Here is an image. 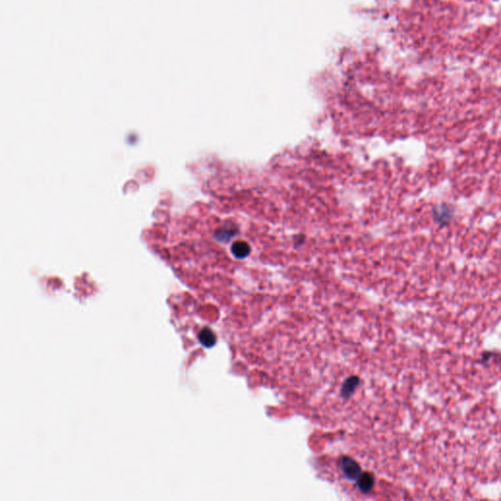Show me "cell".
Segmentation results:
<instances>
[{
    "instance_id": "cell-4",
    "label": "cell",
    "mask_w": 501,
    "mask_h": 501,
    "mask_svg": "<svg viewBox=\"0 0 501 501\" xmlns=\"http://www.w3.org/2000/svg\"><path fill=\"white\" fill-rule=\"evenodd\" d=\"M251 252V248L249 244H247L244 241H238L233 244L232 246V253L233 255L239 258V259H244L246 258Z\"/></svg>"
},
{
    "instance_id": "cell-6",
    "label": "cell",
    "mask_w": 501,
    "mask_h": 501,
    "mask_svg": "<svg viewBox=\"0 0 501 501\" xmlns=\"http://www.w3.org/2000/svg\"><path fill=\"white\" fill-rule=\"evenodd\" d=\"M435 217L438 219L439 222L446 223L447 221H449V218L451 217V212L446 207H444V208L443 207H438L435 210Z\"/></svg>"
},
{
    "instance_id": "cell-1",
    "label": "cell",
    "mask_w": 501,
    "mask_h": 501,
    "mask_svg": "<svg viewBox=\"0 0 501 501\" xmlns=\"http://www.w3.org/2000/svg\"><path fill=\"white\" fill-rule=\"evenodd\" d=\"M341 468L343 474L350 480H357L362 474L359 465L349 457H343L341 459Z\"/></svg>"
},
{
    "instance_id": "cell-5",
    "label": "cell",
    "mask_w": 501,
    "mask_h": 501,
    "mask_svg": "<svg viewBox=\"0 0 501 501\" xmlns=\"http://www.w3.org/2000/svg\"><path fill=\"white\" fill-rule=\"evenodd\" d=\"M357 385H358V379L356 377H351V378L347 379L345 381V383L343 384V389H342L343 396H350L353 393V391Z\"/></svg>"
},
{
    "instance_id": "cell-3",
    "label": "cell",
    "mask_w": 501,
    "mask_h": 501,
    "mask_svg": "<svg viewBox=\"0 0 501 501\" xmlns=\"http://www.w3.org/2000/svg\"><path fill=\"white\" fill-rule=\"evenodd\" d=\"M199 341L205 347H211L216 343V338L210 328H205L199 334Z\"/></svg>"
},
{
    "instance_id": "cell-2",
    "label": "cell",
    "mask_w": 501,
    "mask_h": 501,
    "mask_svg": "<svg viewBox=\"0 0 501 501\" xmlns=\"http://www.w3.org/2000/svg\"><path fill=\"white\" fill-rule=\"evenodd\" d=\"M356 483L359 491L364 494H367L374 486V478L370 473H362L356 480Z\"/></svg>"
}]
</instances>
